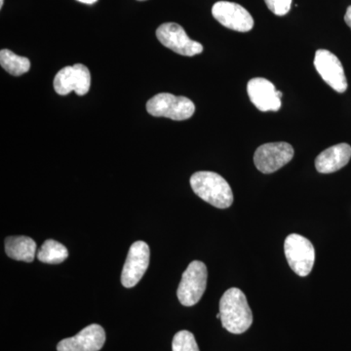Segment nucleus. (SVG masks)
Returning a JSON list of instances; mask_svg holds the SVG:
<instances>
[{"mask_svg":"<svg viewBox=\"0 0 351 351\" xmlns=\"http://www.w3.org/2000/svg\"><path fill=\"white\" fill-rule=\"evenodd\" d=\"M77 1L82 2V3L84 4H90V5H91V4L96 3L98 0H77Z\"/></svg>","mask_w":351,"mask_h":351,"instance_id":"obj_22","label":"nucleus"},{"mask_svg":"<svg viewBox=\"0 0 351 351\" xmlns=\"http://www.w3.org/2000/svg\"><path fill=\"white\" fill-rule=\"evenodd\" d=\"M159 43L182 56L193 57L203 51L202 44L189 38L184 27L176 23H165L156 29Z\"/></svg>","mask_w":351,"mask_h":351,"instance_id":"obj_6","label":"nucleus"},{"mask_svg":"<svg viewBox=\"0 0 351 351\" xmlns=\"http://www.w3.org/2000/svg\"><path fill=\"white\" fill-rule=\"evenodd\" d=\"M54 89L56 93L66 96L75 89V73L73 66H66L57 73L54 78Z\"/></svg>","mask_w":351,"mask_h":351,"instance_id":"obj_17","label":"nucleus"},{"mask_svg":"<svg viewBox=\"0 0 351 351\" xmlns=\"http://www.w3.org/2000/svg\"><path fill=\"white\" fill-rule=\"evenodd\" d=\"M138 1H145V0H138Z\"/></svg>","mask_w":351,"mask_h":351,"instance_id":"obj_24","label":"nucleus"},{"mask_svg":"<svg viewBox=\"0 0 351 351\" xmlns=\"http://www.w3.org/2000/svg\"><path fill=\"white\" fill-rule=\"evenodd\" d=\"M0 64L11 75H25L31 69V62L27 58L18 56L12 51L2 49L0 52Z\"/></svg>","mask_w":351,"mask_h":351,"instance_id":"obj_16","label":"nucleus"},{"mask_svg":"<svg viewBox=\"0 0 351 351\" xmlns=\"http://www.w3.org/2000/svg\"><path fill=\"white\" fill-rule=\"evenodd\" d=\"M191 186L201 199L219 209H226L233 203L230 184L221 175L210 171H200L191 176Z\"/></svg>","mask_w":351,"mask_h":351,"instance_id":"obj_2","label":"nucleus"},{"mask_svg":"<svg viewBox=\"0 0 351 351\" xmlns=\"http://www.w3.org/2000/svg\"><path fill=\"white\" fill-rule=\"evenodd\" d=\"M345 22L351 29V6L348 7L345 15Z\"/></svg>","mask_w":351,"mask_h":351,"instance_id":"obj_21","label":"nucleus"},{"mask_svg":"<svg viewBox=\"0 0 351 351\" xmlns=\"http://www.w3.org/2000/svg\"><path fill=\"white\" fill-rule=\"evenodd\" d=\"M221 325L226 331L239 335L246 332L253 323V313L246 295L239 288H230L219 301Z\"/></svg>","mask_w":351,"mask_h":351,"instance_id":"obj_1","label":"nucleus"},{"mask_svg":"<svg viewBox=\"0 0 351 351\" xmlns=\"http://www.w3.org/2000/svg\"><path fill=\"white\" fill-rule=\"evenodd\" d=\"M147 110L152 117H166L176 121H182L193 117L195 112V106L193 101L186 97L160 93L147 101Z\"/></svg>","mask_w":351,"mask_h":351,"instance_id":"obj_3","label":"nucleus"},{"mask_svg":"<svg viewBox=\"0 0 351 351\" xmlns=\"http://www.w3.org/2000/svg\"><path fill=\"white\" fill-rule=\"evenodd\" d=\"M284 251L289 265L295 274L302 277L311 274L315 262V250L308 239L292 233L284 242Z\"/></svg>","mask_w":351,"mask_h":351,"instance_id":"obj_5","label":"nucleus"},{"mask_svg":"<svg viewBox=\"0 0 351 351\" xmlns=\"http://www.w3.org/2000/svg\"><path fill=\"white\" fill-rule=\"evenodd\" d=\"M75 73V92L78 96H84L89 92L91 86V75L84 64H76L73 66Z\"/></svg>","mask_w":351,"mask_h":351,"instance_id":"obj_19","label":"nucleus"},{"mask_svg":"<svg viewBox=\"0 0 351 351\" xmlns=\"http://www.w3.org/2000/svg\"><path fill=\"white\" fill-rule=\"evenodd\" d=\"M149 245L144 241H136L131 245L126 262L122 269L121 283L125 288H132L140 282L149 265Z\"/></svg>","mask_w":351,"mask_h":351,"instance_id":"obj_8","label":"nucleus"},{"mask_svg":"<svg viewBox=\"0 0 351 351\" xmlns=\"http://www.w3.org/2000/svg\"><path fill=\"white\" fill-rule=\"evenodd\" d=\"M3 2L4 0H0V8H2V6H3Z\"/></svg>","mask_w":351,"mask_h":351,"instance_id":"obj_23","label":"nucleus"},{"mask_svg":"<svg viewBox=\"0 0 351 351\" xmlns=\"http://www.w3.org/2000/svg\"><path fill=\"white\" fill-rule=\"evenodd\" d=\"M294 154V149L288 143H269L258 147L254 162L260 172L271 174L290 162Z\"/></svg>","mask_w":351,"mask_h":351,"instance_id":"obj_7","label":"nucleus"},{"mask_svg":"<svg viewBox=\"0 0 351 351\" xmlns=\"http://www.w3.org/2000/svg\"><path fill=\"white\" fill-rule=\"evenodd\" d=\"M249 98L261 112H278L282 92L277 91L274 83L263 77L251 80L247 85Z\"/></svg>","mask_w":351,"mask_h":351,"instance_id":"obj_11","label":"nucleus"},{"mask_svg":"<svg viewBox=\"0 0 351 351\" xmlns=\"http://www.w3.org/2000/svg\"><path fill=\"white\" fill-rule=\"evenodd\" d=\"M68 257V249L63 244L53 239L46 240L38 252V260L50 265H59L64 262Z\"/></svg>","mask_w":351,"mask_h":351,"instance_id":"obj_15","label":"nucleus"},{"mask_svg":"<svg viewBox=\"0 0 351 351\" xmlns=\"http://www.w3.org/2000/svg\"><path fill=\"white\" fill-rule=\"evenodd\" d=\"M5 252L7 256L13 260L32 263L36 257V241L27 237H7Z\"/></svg>","mask_w":351,"mask_h":351,"instance_id":"obj_14","label":"nucleus"},{"mask_svg":"<svg viewBox=\"0 0 351 351\" xmlns=\"http://www.w3.org/2000/svg\"><path fill=\"white\" fill-rule=\"evenodd\" d=\"M212 14L219 24L232 31L247 32L253 29L254 19L251 14L234 2H217L212 8Z\"/></svg>","mask_w":351,"mask_h":351,"instance_id":"obj_10","label":"nucleus"},{"mask_svg":"<svg viewBox=\"0 0 351 351\" xmlns=\"http://www.w3.org/2000/svg\"><path fill=\"white\" fill-rule=\"evenodd\" d=\"M293 0H265L267 8L277 16H284L289 13Z\"/></svg>","mask_w":351,"mask_h":351,"instance_id":"obj_20","label":"nucleus"},{"mask_svg":"<svg viewBox=\"0 0 351 351\" xmlns=\"http://www.w3.org/2000/svg\"><path fill=\"white\" fill-rule=\"evenodd\" d=\"M351 158V147L348 144L332 145L321 152L315 159L316 170L322 174L337 172L345 167Z\"/></svg>","mask_w":351,"mask_h":351,"instance_id":"obj_13","label":"nucleus"},{"mask_svg":"<svg viewBox=\"0 0 351 351\" xmlns=\"http://www.w3.org/2000/svg\"><path fill=\"white\" fill-rule=\"evenodd\" d=\"M207 278V267L204 263L193 261L189 263L178 287V299L182 306H193L200 301L206 290Z\"/></svg>","mask_w":351,"mask_h":351,"instance_id":"obj_4","label":"nucleus"},{"mask_svg":"<svg viewBox=\"0 0 351 351\" xmlns=\"http://www.w3.org/2000/svg\"><path fill=\"white\" fill-rule=\"evenodd\" d=\"M314 66L322 80L338 93H343L348 89V82L343 64L336 55L330 51H316Z\"/></svg>","mask_w":351,"mask_h":351,"instance_id":"obj_9","label":"nucleus"},{"mask_svg":"<svg viewBox=\"0 0 351 351\" xmlns=\"http://www.w3.org/2000/svg\"><path fill=\"white\" fill-rule=\"evenodd\" d=\"M106 343V332L98 324L89 325L75 337L64 339L57 346L58 351H99Z\"/></svg>","mask_w":351,"mask_h":351,"instance_id":"obj_12","label":"nucleus"},{"mask_svg":"<svg viewBox=\"0 0 351 351\" xmlns=\"http://www.w3.org/2000/svg\"><path fill=\"white\" fill-rule=\"evenodd\" d=\"M172 351H199L193 332L186 330L178 332L173 339Z\"/></svg>","mask_w":351,"mask_h":351,"instance_id":"obj_18","label":"nucleus"}]
</instances>
